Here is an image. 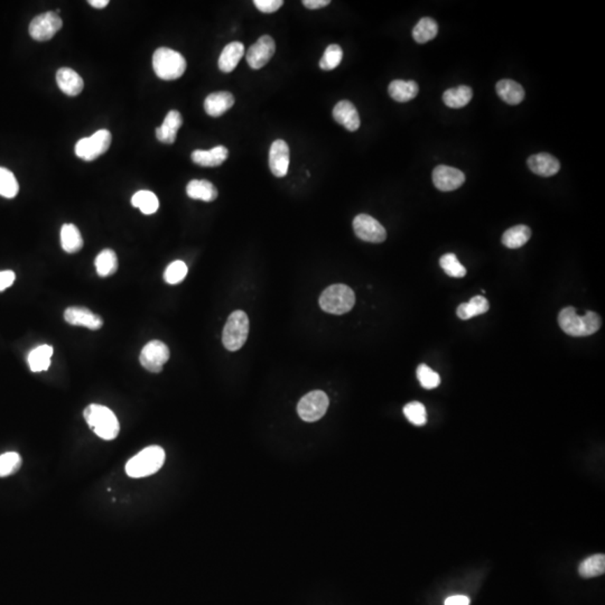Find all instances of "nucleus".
<instances>
[{"instance_id":"nucleus-8","label":"nucleus","mask_w":605,"mask_h":605,"mask_svg":"<svg viewBox=\"0 0 605 605\" xmlns=\"http://www.w3.org/2000/svg\"><path fill=\"white\" fill-rule=\"evenodd\" d=\"M329 400L327 394L321 390H314L305 394L299 400L297 411L305 422H312L321 420L329 408Z\"/></svg>"},{"instance_id":"nucleus-9","label":"nucleus","mask_w":605,"mask_h":605,"mask_svg":"<svg viewBox=\"0 0 605 605\" xmlns=\"http://www.w3.org/2000/svg\"><path fill=\"white\" fill-rule=\"evenodd\" d=\"M62 18L57 13L48 12L37 15L29 24V35L37 42H46L53 38L62 29Z\"/></svg>"},{"instance_id":"nucleus-37","label":"nucleus","mask_w":605,"mask_h":605,"mask_svg":"<svg viewBox=\"0 0 605 605\" xmlns=\"http://www.w3.org/2000/svg\"><path fill=\"white\" fill-rule=\"evenodd\" d=\"M23 460L16 452H7L0 455V478H6L17 472Z\"/></svg>"},{"instance_id":"nucleus-10","label":"nucleus","mask_w":605,"mask_h":605,"mask_svg":"<svg viewBox=\"0 0 605 605\" xmlns=\"http://www.w3.org/2000/svg\"><path fill=\"white\" fill-rule=\"evenodd\" d=\"M169 359V346L158 340L150 341V343H147L139 355L141 366L154 373L161 372Z\"/></svg>"},{"instance_id":"nucleus-40","label":"nucleus","mask_w":605,"mask_h":605,"mask_svg":"<svg viewBox=\"0 0 605 605\" xmlns=\"http://www.w3.org/2000/svg\"><path fill=\"white\" fill-rule=\"evenodd\" d=\"M187 275V266L182 260H176L169 264L164 273V280L169 285L180 284L183 282Z\"/></svg>"},{"instance_id":"nucleus-26","label":"nucleus","mask_w":605,"mask_h":605,"mask_svg":"<svg viewBox=\"0 0 605 605\" xmlns=\"http://www.w3.org/2000/svg\"><path fill=\"white\" fill-rule=\"evenodd\" d=\"M61 245L68 254H76L83 247V238L76 225L65 223L61 229Z\"/></svg>"},{"instance_id":"nucleus-35","label":"nucleus","mask_w":605,"mask_h":605,"mask_svg":"<svg viewBox=\"0 0 605 605\" xmlns=\"http://www.w3.org/2000/svg\"><path fill=\"white\" fill-rule=\"evenodd\" d=\"M20 191L17 180L9 169L0 167V195L6 199H13Z\"/></svg>"},{"instance_id":"nucleus-5","label":"nucleus","mask_w":605,"mask_h":605,"mask_svg":"<svg viewBox=\"0 0 605 605\" xmlns=\"http://www.w3.org/2000/svg\"><path fill=\"white\" fill-rule=\"evenodd\" d=\"M355 304V292L343 284L329 286L320 297V306L322 310L334 315H342L350 312Z\"/></svg>"},{"instance_id":"nucleus-43","label":"nucleus","mask_w":605,"mask_h":605,"mask_svg":"<svg viewBox=\"0 0 605 605\" xmlns=\"http://www.w3.org/2000/svg\"><path fill=\"white\" fill-rule=\"evenodd\" d=\"M16 275L12 271H0V292L7 290L14 284Z\"/></svg>"},{"instance_id":"nucleus-39","label":"nucleus","mask_w":605,"mask_h":605,"mask_svg":"<svg viewBox=\"0 0 605 605\" xmlns=\"http://www.w3.org/2000/svg\"><path fill=\"white\" fill-rule=\"evenodd\" d=\"M406 418L415 426H424L427 422V413L425 406L418 401L407 404L404 407Z\"/></svg>"},{"instance_id":"nucleus-15","label":"nucleus","mask_w":605,"mask_h":605,"mask_svg":"<svg viewBox=\"0 0 605 605\" xmlns=\"http://www.w3.org/2000/svg\"><path fill=\"white\" fill-rule=\"evenodd\" d=\"M64 320L66 323L73 327H87L92 331L101 329L104 325L102 318L85 307H69L65 310Z\"/></svg>"},{"instance_id":"nucleus-13","label":"nucleus","mask_w":605,"mask_h":605,"mask_svg":"<svg viewBox=\"0 0 605 605\" xmlns=\"http://www.w3.org/2000/svg\"><path fill=\"white\" fill-rule=\"evenodd\" d=\"M434 185L442 192L457 190L465 182L464 173L454 167L439 165L433 172Z\"/></svg>"},{"instance_id":"nucleus-6","label":"nucleus","mask_w":605,"mask_h":605,"mask_svg":"<svg viewBox=\"0 0 605 605\" xmlns=\"http://www.w3.org/2000/svg\"><path fill=\"white\" fill-rule=\"evenodd\" d=\"M249 334V318L243 311H234L225 323L222 342L229 351H238L245 343Z\"/></svg>"},{"instance_id":"nucleus-4","label":"nucleus","mask_w":605,"mask_h":605,"mask_svg":"<svg viewBox=\"0 0 605 605\" xmlns=\"http://www.w3.org/2000/svg\"><path fill=\"white\" fill-rule=\"evenodd\" d=\"M152 69L159 79L172 81L183 76L186 59L180 52L172 48H157L152 55Z\"/></svg>"},{"instance_id":"nucleus-41","label":"nucleus","mask_w":605,"mask_h":605,"mask_svg":"<svg viewBox=\"0 0 605 605\" xmlns=\"http://www.w3.org/2000/svg\"><path fill=\"white\" fill-rule=\"evenodd\" d=\"M417 378H418L420 386L427 389V390L437 388L441 383V377H439V373L424 363L420 364V366L417 368Z\"/></svg>"},{"instance_id":"nucleus-11","label":"nucleus","mask_w":605,"mask_h":605,"mask_svg":"<svg viewBox=\"0 0 605 605\" xmlns=\"http://www.w3.org/2000/svg\"><path fill=\"white\" fill-rule=\"evenodd\" d=\"M353 230L359 239L371 243H380L387 238L386 229L375 218L368 214H359L355 218Z\"/></svg>"},{"instance_id":"nucleus-3","label":"nucleus","mask_w":605,"mask_h":605,"mask_svg":"<svg viewBox=\"0 0 605 605\" xmlns=\"http://www.w3.org/2000/svg\"><path fill=\"white\" fill-rule=\"evenodd\" d=\"M165 450L152 445L141 450L134 457L129 460L126 464V473L130 478H141L152 476L161 470L165 463Z\"/></svg>"},{"instance_id":"nucleus-36","label":"nucleus","mask_w":605,"mask_h":605,"mask_svg":"<svg viewBox=\"0 0 605 605\" xmlns=\"http://www.w3.org/2000/svg\"><path fill=\"white\" fill-rule=\"evenodd\" d=\"M343 59V51L338 44L327 46L323 57L320 59V68L324 71L334 70L338 68Z\"/></svg>"},{"instance_id":"nucleus-33","label":"nucleus","mask_w":605,"mask_h":605,"mask_svg":"<svg viewBox=\"0 0 605 605\" xmlns=\"http://www.w3.org/2000/svg\"><path fill=\"white\" fill-rule=\"evenodd\" d=\"M439 33V26L433 18L424 17L416 24L413 29V37L417 43L425 44L434 40Z\"/></svg>"},{"instance_id":"nucleus-44","label":"nucleus","mask_w":605,"mask_h":605,"mask_svg":"<svg viewBox=\"0 0 605 605\" xmlns=\"http://www.w3.org/2000/svg\"><path fill=\"white\" fill-rule=\"evenodd\" d=\"M445 605H470V599L465 595H454L445 599Z\"/></svg>"},{"instance_id":"nucleus-20","label":"nucleus","mask_w":605,"mask_h":605,"mask_svg":"<svg viewBox=\"0 0 605 605\" xmlns=\"http://www.w3.org/2000/svg\"><path fill=\"white\" fill-rule=\"evenodd\" d=\"M229 150L227 147L217 146L210 150H197L192 152V161L202 167H217L227 161Z\"/></svg>"},{"instance_id":"nucleus-19","label":"nucleus","mask_w":605,"mask_h":605,"mask_svg":"<svg viewBox=\"0 0 605 605\" xmlns=\"http://www.w3.org/2000/svg\"><path fill=\"white\" fill-rule=\"evenodd\" d=\"M57 83L66 96H79L85 87V82L76 71L71 68H61L57 72Z\"/></svg>"},{"instance_id":"nucleus-46","label":"nucleus","mask_w":605,"mask_h":605,"mask_svg":"<svg viewBox=\"0 0 605 605\" xmlns=\"http://www.w3.org/2000/svg\"><path fill=\"white\" fill-rule=\"evenodd\" d=\"M87 3H90L91 6L94 8L102 9L109 5V0H89Z\"/></svg>"},{"instance_id":"nucleus-25","label":"nucleus","mask_w":605,"mask_h":605,"mask_svg":"<svg viewBox=\"0 0 605 605\" xmlns=\"http://www.w3.org/2000/svg\"><path fill=\"white\" fill-rule=\"evenodd\" d=\"M496 90L500 99L508 104L515 106L525 99L524 87L513 80L504 79L499 81L496 85Z\"/></svg>"},{"instance_id":"nucleus-30","label":"nucleus","mask_w":605,"mask_h":605,"mask_svg":"<svg viewBox=\"0 0 605 605\" xmlns=\"http://www.w3.org/2000/svg\"><path fill=\"white\" fill-rule=\"evenodd\" d=\"M489 307H490V305H489V301H487L485 297H483V296H474L469 303H462L457 307L456 314H457V316L461 320L467 321V320H470V318H474V316L481 315V314L487 313L489 311Z\"/></svg>"},{"instance_id":"nucleus-28","label":"nucleus","mask_w":605,"mask_h":605,"mask_svg":"<svg viewBox=\"0 0 605 605\" xmlns=\"http://www.w3.org/2000/svg\"><path fill=\"white\" fill-rule=\"evenodd\" d=\"M473 91L467 85H460L445 91L443 94V101L448 108L460 109L465 107L472 100Z\"/></svg>"},{"instance_id":"nucleus-18","label":"nucleus","mask_w":605,"mask_h":605,"mask_svg":"<svg viewBox=\"0 0 605 605\" xmlns=\"http://www.w3.org/2000/svg\"><path fill=\"white\" fill-rule=\"evenodd\" d=\"M183 124V118L178 110H171L164 119L161 127L156 128V137L163 144L171 145L176 141L178 129Z\"/></svg>"},{"instance_id":"nucleus-12","label":"nucleus","mask_w":605,"mask_h":605,"mask_svg":"<svg viewBox=\"0 0 605 605\" xmlns=\"http://www.w3.org/2000/svg\"><path fill=\"white\" fill-rule=\"evenodd\" d=\"M275 52H276V44L273 37L264 35L255 43L254 45L250 46L245 53V59L251 69L259 70L271 61Z\"/></svg>"},{"instance_id":"nucleus-2","label":"nucleus","mask_w":605,"mask_h":605,"mask_svg":"<svg viewBox=\"0 0 605 605\" xmlns=\"http://www.w3.org/2000/svg\"><path fill=\"white\" fill-rule=\"evenodd\" d=\"M85 422L93 433L104 441H113L118 436L120 424L111 409L106 406L91 404L83 411Z\"/></svg>"},{"instance_id":"nucleus-38","label":"nucleus","mask_w":605,"mask_h":605,"mask_svg":"<svg viewBox=\"0 0 605 605\" xmlns=\"http://www.w3.org/2000/svg\"><path fill=\"white\" fill-rule=\"evenodd\" d=\"M439 265L443 268V271L446 273V275L450 277L462 278L467 275V269L454 254H446L442 256V258L439 259Z\"/></svg>"},{"instance_id":"nucleus-16","label":"nucleus","mask_w":605,"mask_h":605,"mask_svg":"<svg viewBox=\"0 0 605 605\" xmlns=\"http://www.w3.org/2000/svg\"><path fill=\"white\" fill-rule=\"evenodd\" d=\"M333 118L349 131H355L360 128V117L357 108L348 100L336 104L333 109Z\"/></svg>"},{"instance_id":"nucleus-29","label":"nucleus","mask_w":605,"mask_h":605,"mask_svg":"<svg viewBox=\"0 0 605 605\" xmlns=\"http://www.w3.org/2000/svg\"><path fill=\"white\" fill-rule=\"evenodd\" d=\"M532 236V230L527 225H515L513 228L508 229L502 236V243L509 249L521 248L529 241Z\"/></svg>"},{"instance_id":"nucleus-22","label":"nucleus","mask_w":605,"mask_h":605,"mask_svg":"<svg viewBox=\"0 0 605 605\" xmlns=\"http://www.w3.org/2000/svg\"><path fill=\"white\" fill-rule=\"evenodd\" d=\"M245 55V46L240 42H232L223 48L219 57V69L223 73H230Z\"/></svg>"},{"instance_id":"nucleus-32","label":"nucleus","mask_w":605,"mask_h":605,"mask_svg":"<svg viewBox=\"0 0 605 605\" xmlns=\"http://www.w3.org/2000/svg\"><path fill=\"white\" fill-rule=\"evenodd\" d=\"M131 204H133L134 208H139L141 213L147 214V215L155 213L159 208L158 197L152 192L145 191V190L136 192L131 197Z\"/></svg>"},{"instance_id":"nucleus-34","label":"nucleus","mask_w":605,"mask_h":605,"mask_svg":"<svg viewBox=\"0 0 605 605\" xmlns=\"http://www.w3.org/2000/svg\"><path fill=\"white\" fill-rule=\"evenodd\" d=\"M605 556L603 554L593 555L591 557L586 558L580 565L578 573L584 578L601 576L604 574Z\"/></svg>"},{"instance_id":"nucleus-1","label":"nucleus","mask_w":605,"mask_h":605,"mask_svg":"<svg viewBox=\"0 0 605 605\" xmlns=\"http://www.w3.org/2000/svg\"><path fill=\"white\" fill-rule=\"evenodd\" d=\"M558 324L566 334L582 338L597 332L601 329L602 321L597 313L592 311H588L585 315L580 316L574 307H566L560 311Z\"/></svg>"},{"instance_id":"nucleus-45","label":"nucleus","mask_w":605,"mask_h":605,"mask_svg":"<svg viewBox=\"0 0 605 605\" xmlns=\"http://www.w3.org/2000/svg\"><path fill=\"white\" fill-rule=\"evenodd\" d=\"M329 0H304L303 5L308 9H320L329 5Z\"/></svg>"},{"instance_id":"nucleus-31","label":"nucleus","mask_w":605,"mask_h":605,"mask_svg":"<svg viewBox=\"0 0 605 605\" xmlns=\"http://www.w3.org/2000/svg\"><path fill=\"white\" fill-rule=\"evenodd\" d=\"M97 273L100 277L111 276L118 269V258L115 251L111 249H104L97 256L96 262Z\"/></svg>"},{"instance_id":"nucleus-14","label":"nucleus","mask_w":605,"mask_h":605,"mask_svg":"<svg viewBox=\"0 0 605 605\" xmlns=\"http://www.w3.org/2000/svg\"><path fill=\"white\" fill-rule=\"evenodd\" d=\"M290 152L287 143L283 139H277L271 145L269 150V167L276 178H284L290 167Z\"/></svg>"},{"instance_id":"nucleus-27","label":"nucleus","mask_w":605,"mask_h":605,"mask_svg":"<svg viewBox=\"0 0 605 605\" xmlns=\"http://www.w3.org/2000/svg\"><path fill=\"white\" fill-rule=\"evenodd\" d=\"M52 355H53V348L51 346L43 344L37 346L29 353V369L33 372L46 371L51 366Z\"/></svg>"},{"instance_id":"nucleus-21","label":"nucleus","mask_w":605,"mask_h":605,"mask_svg":"<svg viewBox=\"0 0 605 605\" xmlns=\"http://www.w3.org/2000/svg\"><path fill=\"white\" fill-rule=\"evenodd\" d=\"M234 98L230 92L211 93L204 100V110L211 117H220L234 107Z\"/></svg>"},{"instance_id":"nucleus-42","label":"nucleus","mask_w":605,"mask_h":605,"mask_svg":"<svg viewBox=\"0 0 605 605\" xmlns=\"http://www.w3.org/2000/svg\"><path fill=\"white\" fill-rule=\"evenodd\" d=\"M255 6L264 14H271L284 5L283 0H255Z\"/></svg>"},{"instance_id":"nucleus-24","label":"nucleus","mask_w":605,"mask_h":605,"mask_svg":"<svg viewBox=\"0 0 605 605\" xmlns=\"http://www.w3.org/2000/svg\"><path fill=\"white\" fill-rule=\"evenodd\" d=\"M420 87L415 81H404V80H394L389 85V96L397 102H408L416 98Z\"/></svg>"},{"instance_id":"nucleus-17","label":"nucleus","mask_w":605,"mask_h":605,"mask_svg":"<svg viewBox=\"0 0 605 605\" xmlns=\"http://www.w3.org/2000/svg\"><path fill=\"white\" fill-rule=\"evenodd\" d=\"M530 171L543 178H550L560 172V164L557 158L546 152L530 156L527 161Z\"/></svg>"},{"instance_id":"nucleus-7","label":"nucleus","mask_w":605,"mask_h":605,"mask_svg":"<svg viewBox=\"0 0 605 605\" xmlns=\"http://www.w3.org/2000/svg\"><path fill=\"white\" fill-rule=\"evenodd\" d=\"M113 136L109 130L100 129L90 137L80 139L76 145V155L85 162H92L109 150Z\"/></svg>"},{"instance_id":"nucleus-23","label":"nucleus","mask_w":605,"mask_h":605,"mask_svg":"<svg viewBox=\"0 0 605 605\" xmlns=\"http://www.w3.org/2000/svg\"><path fill=\"white\" fill-rule=\"evenodd\" d=\"M186 194L193 200L212 202L218 197V190L206 180H193L186 186Z\"/></svg>"}]
</instances>
